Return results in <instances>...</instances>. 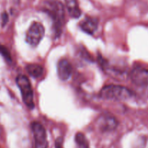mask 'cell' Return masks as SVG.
Masks as SVG:
<instances>
[{"label":"cell","instance_id":"cell-1","mask_svg":"<svg viewBox=\"0 0 148 148\" xmlns=\"http://www.w3.org/2000/svg\"><path fill=\"white\" fill-rule=\"evenodd\" d=\"M39 7L42 11L47 13L51 17L56 34H60L65 17L63 4L59 0H43L40 2Z\"/></svg>","mask_w":148,"mask_h":148},{"label":"cell","instance_id":"cell-2","mask_svg":"<svg viewBox=\"0 0 148 148\" xmlns=\"http://www.w3.org/2000/svg\"><path fill=\"white\" fill-rule=\"evenodd\" d=\"M132 91L127 88L116 85L105 86L100 92V97L109 101H126L132 97Z\"/></svg>","mask_w":148,"mask_h":148},{"label":"cell","instance_id":"cell-3","mask_svg":"<svg viewBox=\"0 0 148 148\" xmlns=\"http://www.w3.org/2000/svg\"><path fill=\"white\" fill-rule=\"evenodd\" d=\"M16 83L20 89L22 95V98L26 106L30 109H33L35 107L33 100V90L31 84L25 75H18L16 78Z\"/></svg>","mask_w":148,"mask_h":148},{"label":"cell","instance_id":"cell-4","mask_svg":"<svg viewBox=\"0 0 148 148\" xmlns=\"http://www.w3.org/2000/svg\"><path fill=\"white\" fill-rule=\"evenodd\" d=\"M45 29L43 25L38 22H34L27 30L26 41L32 47H36L43 39Z\"/></svg>","mask_w":148,"mask_h":148},{"label":"cell","instance_id":"cell-5","mask_svg":"<svg viewBox=\"0 0 148 148\" xmlns=\"http://www.w3.org/2000/svg\"><path fill=\"white\" fill-rule=\"evenodd\" d=\"M31 127L34 137L35 148H48L47 135L43 125L38 122H33Z\"/></svg>","mask_w":148,"mask_h":148},{"label":"cell","instance_id":"cell-6","mask_svg":"<svg viewBox=\"0 0 148 148\" xmlns=\"http://www.w3.org/2000/svg\"><path fill=\"white\" fill-rule=\"evenodd\" d=\"M97 125L102 132H112L118 126V121L113 116L103 114L98 119Z\"/></svg>","mask_w":148,"mask_h":148},{"label":"cell","instance_id":"cell-7","mask_svg":"<svg viewBox=\"0 0 148 148\" xmlns=\"http://www.w3.org/2000/svg\"><path fill=\"white\" fill-rule=\"evenodd\" d=\"M132 81L136 85L143 88H148V69L134 68L131 73Z\"/></svg>","mask_w":148,"mask_h":148},{"label":"cell","instance_id":"cell-8","mask_svg":"<svg viewBox=\"0 0 148 148\" xmlns=\"http://www.w3.org/2000/svg\"><path fill=\"white\" fill-rule=\"evenodd\" d=\"M72 73V66L66 59H62L58 62L57 74L59 79L66 81L69 79Z\"/></svg>","mask_w":148,"mask_h":148},{"label":"cell","instance_id":"cell-9","mask_svg":"<svg viewBox=\"0 0 148 148\" xmlns=\"http://www.w3.org/2000/svg\"><path fill=\"white\" fill-rule=\"evenodd\" d=\"M98 22L94 17H87L84 19L79 24V27L85 33L92 35L98 28Z\"/></svg>","mask_w":148,"mask_h":148},{"label":"cell","instance_id":"cell-10","mask_svg":"<svg viewBox=\"0 0 148 148\" xmlns=\"http://www.w3.org/2000/svg\"><path fill=\"white\" fill-rule=\"evenodd\" d=\"M66 7L69 15L74 18H78L81 15V10L77 0H65Z\"/></svg>","mask_w":148,"mask_h":148},{"label":"cell","instance_id":"cell-11","mask_svg":"<svg viewBox=\"0 0 148 148\" xmlns=\"http://www.w3.org/2000/svg\"><path fill=\"white\" fill-rule=\"evenodd\" d=\"M26 70L29 75L34 78L40 77L43 74V68L38 64H29L26 66Z\"/></svg>","mask_w":148,"mask_h":148},{"label":"cell","instance_id":"cell-12","mask_svg":"<svg viewBox=\"0 0 148 148\" xmlns=\"http://www.w3.org/2000/svg\"><path fill=\"white\" fill-rule=\"evenodd\" d=\"M75 143L78 148H90L86 137L81 132L77 133L75 135Z\"/></svg>","mask_w":148,"mask_h":148},{"label":"cell","instance_id":"cell-13","mask_svg":"<svg viewBox=\"0 0 148 148\" xmlns=\"http://www.w3.org/2000/svg\"><path fill=\"white\" fill-rule=\"evenodd\" d=\"M0 53L3 55V56L5 58V59L7 62H11V56H10V53H9L8 50L6 48L0 46Z\"/></svg>","mask_w":148,"mask_h":148},{"label":"cell","instance_id":"cell-14","mask_svg":"<svg viewBox=\"0 0 148 148\" xmlns=\"http://www.w3.org/2000/svg\"><path fill=\"white\" fill-rule=\"evenodd\" d=\"M55 148H63V139L59 137L55 142Z\"/></svg>","mask_w":148,"mask_h":148},{"label":"cell","instance_id":"cell-15","mask_svg":"<svg viewBox=\"0 0 148 148\" xmlns=\"http://www.w3.org/2000/svg\"><path fill=\"white\" fill-rule=\"evenodd\" d=\"M2 18H3V20H2L3 25H4V24L5 25L6 23H7V20H8V17H7V14H6V13H4V14H3Z\"/></svg>","mask_w":148,"mask_h":148}]
</instances>
